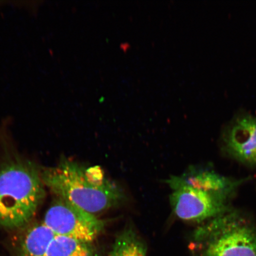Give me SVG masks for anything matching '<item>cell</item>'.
<instances>
[{
  "mask_svg": "<svg viewBox=\"0 0 256 256\" xmlns=\"http://www.w3.org/2000/svg\"><path fill=\"white\" fill-rule=\"evenodd\" d=\"M192 240L195 256H256V224L232 208L200 224Z\"/></svg>",
  "mask_w": 256,
  "mask_h": 256,
  "instance_id": "cell-4",
  "label": "cell"
},
{
  "mask_svg": "<svg viewBox=\"0 0 256 256\" xmlns=\"http://www.w3.org/2000/svg\"><path fill=\"white\" fill-rule=\"evenodd\" d=\"M248 180L224 176L210 166H192L168 180L172 210L179 219L200 225L231 210L232 198Z\"/></svg>",
  "mask_w": 256,
  "mask_h": 256,
  "instance_id": "cell-1",
  "label": "cell"
},
{
  "mask_svg": "<svg viewBox=\"0 0 256 256\" xmlns=\"http://www.w3.org/2000/svg\"><path fill=\"white\" fill-rule=\"evenodd\" d=\"M44 256H96L90 242L57 236L50 242Z\"/></svg>",
  "mask_w": 256,
  "mask_h": 256,
  "instance_id": "cell-8",
  "label": "cell"
},
{
  "mask_svg": "<svg viewBox=\"0 0 256 256\" xmlns=\"http://www.w3.org/2000/svg\"><path fill=\"white\" fill-rule=\"evenodd\" d=\"M41 172L16 160L0 168V226L21 228L30 222L44 196Z\"/></svg>",
  "mask_w": 256,
  "mask_h": 256,
  "instance_id": "cell-3",
  "label": "cell"
},
{
  "mask_svg": "<svg viewBox=\"0 0 256 256\" xmlns=\"http://www.w3.org/2000/svg\"><path fill=\"white\" fill-rule=\"evenodd\" d=\"M56 234L43 222L31 226L20 242V256H44Z\"/></svg>",
  "mask_w": 256,
  "mask_h": 256,
  "instance_id": "cell-7",
  "label": "cell"
},
{
  "mask_svg": "<svg viewBox=\"0 0 256 256\" xmlns=\"http://www.w3.org/2000/svg\"><path fill=\"white\" fill-rule=\"evenodd\" d=\"M42 222L57 236L90 243L104 227V220L60 198L48 210Z\"/></svg>",
  "mask_w": 256,
  "mask_h": 256,
  "instance_id": "cell-5",
  "label": "cell"
},
{
  "mask_svg": "<svg viewBox=\"0 0 256 256\" xmlns=\"http://www.w3.org/2000/svg\"><path fill=\"white\" fill-rule=\"evenodd\" d=\"M44 186L76 207L94 215L117 206L124 200L122 190L108 179L99 166L86 168L66 160L41 172Z\"/></svg>",
  "mask_w": 256,
  "mask_h": 256,
  "instance_id": "cell-2",
  "label": "cell"
},
{
  "mask_svg": "<svg viewBox=\"0 0 256 256\" xmlns=\"http://www.w3.org/2000/svg\"><path fill=\"white\" fill-rule=\"evenodd\" d=\"M222 142L227 155L242 164L256 167V116L240 110L224 128Z\"/></svg>",
  "mask_w": 256,
  "mask_h": 256,
  "instance_id": "cell-6",
  "label": "cell"
},
{
  "mask_svg": "<svg viewBox=\"0 0 256 256\" xmlns=\"http://www.w3.org/2000/svg\"><path fill=\"white\" fill-rule=\"evenodd\" d=\"M108 256H146V246L132 228H126L116 236Z\"/></svg>",
  "mask_w": 256,
  "mask_h": 256,
  "instance_id": "cell-9",
  "label": "cell"
}]
</instances>
